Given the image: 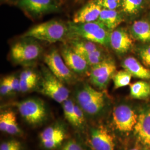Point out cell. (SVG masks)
<instances>
[{
  "label": "cell",
  "instance_id": "484cf974",
  "mask_svg": "<svg viewBox=\"0 0 150 150\" xmlns=\"http://www.w3.org/2000/svg\"><path fill=\"white\" fill-rule=\"evenodd\" d=\"M59 150H90L81 140L77 137L67 139Z\"/></svg>",
  "mask_w": 150,
  "mask_h": 150
},
{
  "label": "cell",
  "instance_id": "44dd1931",
  "mask_svg": "<svg viewBox=\"0 0 150 150\" xmlns=\"http://www.w3.org/2000/svg\"><path fill=\"white\" fill-rule=\"evenodd\" d=\"M130 96L134 99L145 100L150 97V83L139 81L130 85Z\"/></svg>",
  "mask_w": 150,
  "mask_h": 150
},
{
  "label": "cell",
  "instance_id": "8d00e7d4",
  "mask_svg": "<svg viewBox=\"0 0 150 150\" xmlns=\"http://www.w3.org/2000/svg\"><path fill=\"white\" fill-rule=\"evenodd\" d=\"M2 1H12V0H2Z\"/></svg>",
  "mask_w": 150,
  "mask_h": 150
},
{
  "label": "cell",
  "instance_id": "4dcf8cb0",
  "mask_svg": "<svg viewBox=\"0 0 150 150\" xmlns=\"http://www.w3.org/2000/svg\"><path fill=\"white\" fill-rule=\"evenodd\" d=\"M139 55L145 66L150 67V45L141 48L139 51Z\"/></svg>",
  "mask_w": 150,
  "mask_h": 150
},
{
  "label": "cell",
  "instance_id": "ffe728a7",
  "mask_svg": "<svg viewBox=\"0 0 150 150\" xmlns=\"http://www.w3.org/2000/svg\"><path fill=\"white\" fill-rule=\"evenodd\" d=\"M69 46L76 53L80 55L91 53L100 48L96 43L79 38L71 40Z\"/></svg>",
  "mask_w": 150,
  "mask_h": 150
},
{
  "label": "cell",
  "instance_id": "d6986e66",
  "mask_svg": "<svg viewBox=\"0 0 150 150\" xmlns=\"http://www.w3.org/2000/svg\"><path fill=\"white\" fill-rule=\"evenodd\" d=\"M98 20L101 22L109 30L112 31L123 21V18L116 10L102 8Z\"/></svg>",
  "mask_w": 150,
  "mask_h": 150
},
{
  "label": "cell",
  "instance_id": "836d02e7",
  "mask_svg": "<svg viewBox=\"0 0 150 150\" xmlns=\"http://www.w3.org/2000/svg\"><path fill=\"white\" fill-rule=\"evenodd\" d=\"M19 79L21 80H38V74L32 70L27 69L23 70L20 75Z\"/></svg>",
  "mask_w": 150,
  "mask_h": 150
},
{
  "label": "cell",
  "instance_id": "74e56055",
  "mask_svg": "<svg viewBox=\"0 0 150 150\" xmlns=\"http://www.w3.org/2000/svg\"><path fill=\"white\" fill-rule=\"evenodd\" d=\"M75 1H82V0H75Z\"/></svg>",
  "mask_w": 150,
  "mask_h": 150
},
{
  "label": "cell",
  "instance_id": "30bf717a",
  "mask_svg": "<svg viewBox=\"0 0 150 150\" xmlns=\"http://www.w3.org/2000/svg\"><path fill=\"white\" fill-rule=\"evenodd\" d=\"M67 129L61 121L47 126L39 134V140L42 147L46 150H59L67 139Z\"/></svg>",
  "mask_w": 150,
  "mask_h": 150
},
{
  "label": "cell",
  "instance_id": "52a82bcc",
  "mask_svg": "<svg viewBox=\"0 0 150 150\" xmlns=\"http://www.w3.org/2000/svg\"><path fill=\"white\" fill-rule=\"evenodd\" d=\"M40 92L61 104L69 98L70 96V91L64 83L44 66L42 68Z\"/></svg>",
  "mask_w": 150,
  "mask_h": 150
},
{
  "label": "cell",
  "instance_id": "8992f818",
  "mask_svg": "<svg viewBox=\"0 0 150 150\" xmlns=\"http://www.w3.org/2000/svg\"><path fill=\"white\" fill-rule=\"evenodd\" d=\"M86 132L90 150H117V139L107 126L93 123L87 126Z\"/></svg>",
  "mask_w": 150,
  "mask_h": 150
},
{
  "label": "cell",
  "instance_id": "2e32d148",
  "mask_svg": "<svg viewBox=\"0 0 150 150\" xmlns=\"http://www.w3.org/2000/svg\"><path fill=\"white\" fill-rule=\"evenodd\" d=\"M0 130L7 134L22 136L23 131L20 127L15 112L12 110H5L0 114Z\"/></svg>",
  "mask_w": 150,
  "mask_h": 150
},
{
  "label": "cell",
  "instance_id": "83f0119b",
  "mask_svg": "<svg viewBox=\"0 0 150 150\" xmlns=\"http://www.w3.org/2000/svg\"><path fill=\"white\" fill-rule=\"evenodd\" d=\"M0 150H23V147L21 142L17 139H8L1 143Z\"/></svg>",
  "mask_w": 150,
  "mask_h": 150
},
{
  "label": "cell",
  "instance_id": "d6a6232c",
  "mask_svg": "<svg viewBox=\"0 0 150 150\" xmlns=\"http://www.w3.org/2000/svg\"><path fill=\"white\" fill-rule=\"evenodd\" d=\"M10 85L11 86L12 93L21 92L20 90V80L15 76H7Z\"/></svg>",
  "mask_w": 150,
  "mask_h": 150
},
{
  "label": "cell",
  "instance_id": "cb8c5ba5",
  "mask_svg": "<svg viewBox=\"0 0 150 150\" xmlns=\"http://www.w3.org/2000/svg\"><path fill=\"white\" fill-rule=\"evenodd\" d=\"M144 0H121V7L123 12L129 15L136 14L142 8Z\"/></svg>",
  "mask_w": 150,
  "mask_h": 150
},
{
  "label": "cell",
  "instance_id": "d590c367",
  "mask_svg": "<svg viewBox=\"0 0 150 150\" xmlns=\"http://www.w3.org/2000/svg\"><path fill=\"white\" fill-rule=\"evenodd\" d=\"M142 150H150V149H147V148H143V147H142Z\"/></svg>",
  "mask_w": 150,
  "mask_h": 150
},
{
  "label": "cell",
  "instance_id": "1f68e13d",
  "mask_svg": "<svg viewBox=\"0 0 150 150\" xmlns=\"http://www.w3.org/2000/svg\"><path fill=\"white\" fill-rule=\"evenodd\" d=\"M0 93L1 96H5L12 93L11 86L7 77L3 78L0 83Z\"/></svg>",
  "mask_w": 150,
  "mask_h": 150
},
{
  "label": "cell",
  "instance_id": "e0dca14e",
  "mask_svg": "<svg viewBox=\"0 0 150 150\" xmlns=\"http://www.w3.org/2000/svg\"><path fill=\"white\" fill-rule=\"evenodd\" d=\"M122 67L132 76L142 80H150V70L146 69L134 57H127L124 59Z\"/></svg>",
  "mask_w": 150,
  "mask_h": 150
},
{
  "label": "cell",
  "instance_id": "e575fe53",
  "mask_svg": "<svg viewBox=\"0 0 150 150\" xmlns=\"http://www.w3.org/2000/svg\"><path fill=\"white\" fill-rule=\"evenodd\" d=\"M127 150H142V147H141L137 143H135L134 145L132 147L129 148Z\"/></svg>",
  "mask_w": 150,
  "mask_h": 150
},
{
  "label": "cell",
  "instance_id": "9c48e42d",
  "mask_svg": "<svg viewBox=\"0 0 150 150\" xmlns=\"http://www.w3.org/2000/svg\"><path fill=\"white\" fill-rule=\"evenodd\" d=\"M44 62L51 72L64 84L71 85L77 80L76 74L66 64L56 49H53L45 54Z\"/></svg>",
  "mask_w": 150,
  "mask_h": 150
},
{
  "label": "cell",
  "instance_id": "7a4b0ae2",
  "mask_svg": "<svg viewBox=\"0 0 150 150\" xmlns=\"http://www.w3.org/2000/svg\"><path fill=\"white\" fill-rule=\"evenodd\" d=\"M139 112L127 103L118 104L113 108L107 126L117 139L126 142L133 137Z\"/></svg>",
  "mask_w": 150,
  "mask_h": 150
},
{
  "label": "cell",
  "instance_id": "7c38bea8",
  "mask_svg": "<svg viewBox=\"0 0 150 150\" xmlns=\"http://www.w3.org/2000/svg\"><path fill=\"white\" fill-rule=\"evenodd\" d=\"M133 137L141 147L150 149V106L139 110Z\"/></svg>",
  "mask_w": 150,
  "mask_h": 150
},
{
  "label": "cell",
  "instance_id": "f546056e",
  "mask_svg": "<svg viewBox=\"0 0 150 150\" xmlns=\"http://www.w3.org/2000/svg\"><path fill=\"white\" fill-rule=\"evenodd\" d=\"M38 80H20V90L21 92L26 93L31 91L35 88L38 83Z\"/></svg>",
  "mask_w": 150,
  "mask_h": 150
},
{
  "label": "cell",
  "instance_id": "5b68a950",
  "mask_svg": "<svg viewBox=\"0 0 150 150\" xmlns=\"http://www.w3.org/2000/svg\"><path fill=\"white\" fill-rule=\"evenodd\" d=\"M22 120L32 127H38L47 121L49 111L42 100L36 97L28 98L16 105Z\"/></svg>",
  "mask_w": 150,
  "mask_h": 150
},
{
  "label": "cell",
  "instance_id": "6da1fadb",
  "mask_svg": "<svg viewBox=\"0 0 150 150\" xmlns=\"http://www.w3.org/2000/svg\"><path fill=\"white\" fill-rule=\"evenodd\" d=\"M74 101L83 111L87 120L92 123L100 122L107 115V96L87 82L80 83L75 87Z\"/></svg>",
  "mask_w": 150,
  "mask_h": 150
},
{
  "label": "cell",
  "instance_id": "d4e9b609",
  "mask_svg": "<svg viewBox=\"0 0 150 150\" xmlns=\"http://www.w3.org/2000/svg\"><path fill=\"white\" fill-rule=\"evenodd\" d=\"M132 75L126 70H121L115 73L113 77L115 89H118L129 85Z\"/></svg>",
  "mask_w": 150,
  "mask_h": 150
},
{
  "label": "cell",
  "instance_id": "277c9868",
  "mask_svg": "<svg viewBox=\"0 0 150 150\" xmlns=\"http://www.w3.org/2000/svg\"><path fill=\"white\" fill-rule=\"evenodd\" d=\"M69 34L68 25L60 21L50 20L31 27L23 35V38L55 43L63 41L69 37Z\"/></svg>",
  "mask_w": 150,
  "mask_h": 150
},
{
  "label": "cell",
  "instance_id": "5bb4252c",
  "mask_svg": "<svg viewBox=\"0 0 150 150\" xmlns=\"http://www.w3.org/2000/svg\"><path fill=\"white\" fill-rule=\"evenodd\" d=\"M110 45L117 54H125L132 47L133 41L123 28H116L111 32Z\"/></svg>",
  "mask_w": 150,
  "mask_h": 150
},
{
  "label": "cell",
  "instance_id": "4316f807",
  "mask_svg": "<svg viewBox=\"0 0 150 150\" xmlns=\"http://www.w3.org/2000/svg\"><path fill=\"white\" fill-rule=\"evenodd\" d=\"M81 56H82L84 58V59L86 60L87 62L91 67L99 64L106 59L104 57L103 51L100 48L91 53L83 54Z\"/></svg>",
  "mask_w": 150,
  "mask_h": 150
},
{
  "label": "cell",
  "instance_id": "7402d4cb",
  "mask_svg": "<svg viewBox=\"0 0 150 150\" xmlns=\"http://www.w3.org/2000/svg\"><path fill=\"white\" fill-rule=\"evenodd\" d=\"M133 36L143 42H150V24L145 21H135L131 27Z\"/></svg>",
  "mask_w": 150,
  "mask_h": 150
},
{
  "label": "cell",
  "instance_id": "ba28073f",
  "mask_svg": "<svg viewBox=\"0 0 150 150\" xmlns=\"http://www.w3.org/2000/svg\"><path fill=\"white\" fill-rule=\"evenodd\" d=\"M32 38L25 39L15 43L11 47V57L18 64H26L38 59L42 53L41 46Z\"/></svg>",
  "mask_w": 150,
  "mask_h": 150
},
{
  "label": "cell",
  "instance_id": "f1b7e54d",
  "mask_svg": "<svg viewBox=\"0 0 150 150\" xmlns=\"http://www.w3.org/2000/svg\"><path fill=\"white\" fill-rule=\"evenodd\" d=\"M102 8L116 10L121 6V0H95Z\"/></svg>",
  "mask_w": 150,
  "mask_h": 150
},
{
  "label": "cell",
  "instance_id": "4fadbf2b",
  "mask_svg": "<svg viewBox=\"0 0 150 150\" xmlns=\"http://www.w3.org/2000/svg\"><path fill=\"white\" fill-rule=\"evenodd\" d=\"M61 54L67 66L76 75L89 74L91 67L84 58L76 53L69 46H64L61 50Z\"/></svg>",
  "mask_w": 150,
  "mask_h": 150
},
{
  "label": "cell",
  "instance_id": "603a6c76",
  "mask_svg": "<svg viewBox=\"0 0 150 150\" xmlns=\"http://www.w3.org/2000/svg\"><path fill=\"white\" fill-rule=\"evenodd\" d=\"M64 118L67 122L76 130L77 122L75 114V102L71 98H68L62 103Z\"/></svg>",
  "mask_w": 150,
  "mask_h": 150
},
{
  "label": "cell",
  "instance_id": "3957f363",
  "mask_svg": "<svg viewBox=\"0 0 150 150\" xmlns=\"http://www.w3.org/2000/svg\"><path fill=\"white\" fill-rule=\"evenodd\" d=\"M68 27L71 38L85 39L106 46L110 45L111 31L99 20L82 23L70 22Z\"/></svg>",
  "mask_w": 150,
  "mask_h": 150
},
{
  "label": "cell",
  "instance_id": "8fae6325",
  "mask_svg": "<svg viewBox=\"0 0 150 150\" xmlns=\"http://www.w3.org/2000/svg\"><path fill=\"white\" fill-rule=\"evenodd\" d=\"M17 2L22 11L33 18L59 10V4L57 0H17Z\"/></svg>",
  "mask_w": 150,
  "mask_h": 150
},
{
  "label": "cell",
  "instance_id": "9a60e30c",
  "mask_svg": "<svg viewBox=\"0 0 150 150\" xmlns=\"http://www.w3.org/2000/svg\"><path fill=\"white\" fill-rule=\"evenodd\" d=\"M102 9L95 0H91L75 13L72 22L82 23L97 21Z\"/></svg>",
  "mask_w": 150,
  "mask_h": 150
},
{
  "label": "cell",
  "instance_id": "ac0fdd59",
  "mask_svg": "<svg viewBox=\"0 0 150 150\" xmlns=\"http://www.w3.org/2000/svg\"><path fill=\"white\" fill-rule=\"evenodd\" d=\"M116 69V64L112 59L106 58L99 64L91 67L89 73L90 80L105 75H114Z\"/></svg>",
  "mask_w": 150,
  "mask_h": 150
}]
</instances>
